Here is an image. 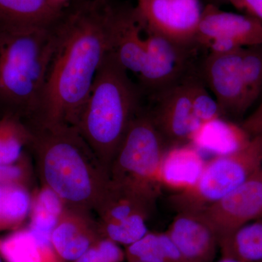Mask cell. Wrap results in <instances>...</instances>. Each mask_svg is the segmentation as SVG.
Instances as JSON below:
<instances>
[{"instance_id": "1", "label": "cell", "mask_w": 262, "mask_h": 262, "mask_svg": "<svg viewBox=\"0 0 262 262\" xmlns=\"http://www.w3.org/2000/svg\"><path fill=\"white\" fill-rule=\"evenodd\" d=\"M110 0L70 2L54 24V48L32 125L77 127L103 60L112 51Z\"/></svg>"}, {"instance_id": "2", "label": "cell", "mask_w": 262, "mask_h": 262, "mask_svg": "<svg viewBox=\"0 0 262 262\" xmlns=\"http://www.w3.org/2000/svg\"><path fill=\"white\" fill-rule=\"evenodd\" d=\"M28 125L32 133L29 149L42 184L54 191L67 208L96 211L110 175L77 127Z\"/></svg>"}, {"instance_id": "3", "label": "cell", "mask_w": 262, "mask_h": 262, "mask_svg": "<svg viewBox=\"0 0 262 262\" xmlns=\"http://www.w3.org/2000/svg\"><path fill=\"white\" fill-rule=\"evenodd\" d=\"M143 97L139 84L110 51L76 127L108 172L131 122L142 107Z\"/></svg>"}, {"instance_id": "4", "label": "cell", "mask_w": 262, "mask_h": 262, "mask_svg": "<svg viewBox=\"0 0 262 262\" xmlns=\"http://www.w3.org/2000/svg\"><path fill=\"white\" fill-rule=\"evenodd\" d=\"M51 27L0 25V113L29 122L37 115L54 48Z\"/></svg>"}, {"instance_id": "5", "label": "cell", "mask_w": 262, "mask_h": 262, "mask_svg": "<svg viewBox=\"0 0 262 262\" xmlns=\"http://www.w3.org/2000/svg\"><path fill=\"white\" fill-rule=\"evenodd\" d=\"M168 148L149 110L142 106L112 161L110 182L156 201L163 189L160 166Z\"/></svg>"}, {"instance_id": "6", "label": "cell", "mask_w": 262, "mask_h": 262, "mask_svg": "<svg viewBox=\"0 0 262 262\" xmlns=\"http://www.w3.org/2000/svg\"><path fill=\"white\" fill-rule=\"evenodd\" d=\"M261 169L262 135L253 136L244 149L206 162L196 184L187 190L173 193L169 203L177 213H203Z\"/></svg>"}, {"instance_id": "7", "label": "cell", "mask_w": 262, "mask_h": 262, "mask_svg": "<svg viewBox=\"0 0 262 262\" xmlns=\"http://www.w3.org/2000/svg\"><path fill=\"white\" fill-rule=\"evenodd\" d=\"M146 34L147 53L137 76L144 96L151 97L198 72L196 61L201 47L178 44L152 33Z\"/></svg>"}, {"instance_id": "8", "label": "cell", "mask_w": 262, "mask_h": 262, "mask_svg": "<svg viewBox=\"0 0 262 262\" xmlns=\"http://www.w3.org/2000/svg\"><path fill=\"white\" fill-rule=\"evenodd\" d=\"M135 8L146 32L178 44L196 45L201 0H136Z\"/></svg>"}, {"instance_id": "9", "label": "cell", "mask_w": 262, "mask_h": 262, "mask_svg": "<svg viewBox=\"0 0 262 262\" xmlns=\"http://www.w3.org/2000/svg\"><path fill=\"white\" fill-rule=\"evenodd\" d=\"M244 48L230 53L208 52L198 73L211 91L224 117H239L248 110L242 72Z\"/></svg>"}, {"instance_id": "10", "label": "cell", "mask_w": 262, "mask_h": 262, "mask_svg": "<svg viewBox=\"0 0 262 262\" xmlns=\"http://www.w3.org/2000/svg\"><path fill=\"white\" fill-rule=\"evenodd\" d=\"M196 73L148 98L152 104L150 115L169 147L189 144L199 125L193 116L192 104V79Z\"/></svg>"}, {"instance_id": "11", "label": "cell", "mask_w": 262, "mask_h": 262, "mask_svg": "<svg viewBox=\"0 0 262 262\" xmlns=\"http://www.w3.org/2000/svg\"><path fill=\"white\" fill-rule=\"evenodd\" d=\"M202 213L219 243L242 226L262 218V169Z\"/></svg>"}, {"instance_id": "12", "label": "cell", "mask_w": 262, "mask_h": 262, "mask_svg": "<svg viewBox=\"0 0 262 262\" xmlns=\"http://www.w3.org/2000/svg\"><path fill=\"white\" fill-rule=\"evenodd\" d=\"M215 39L230 41L239 48L262 44V23L246 14L224 11L219 7L206 5L195 36L202 49Z\"/></svg>"}, {"instance_id": "13", "label": "cell", "mask_w": 262, "mask_h": 262, "mask_svg": "<svg viewBox=\"0 0 262 262\" xmlns=\"http://www.w3.org/2000/svg\"><path fill=\"white\" fill-rule=\"evenodd\" d=\"M112 52L127 72L139 75L147 53V34L135 5L110 7Z\"/></svg>"}, {"instance_id": "14", "label": "cell", "mask_w": 262, "mask_h": 262, "mask_svg": "<svg viewBox=\"0 0 262 262\" xmlns=\"http://www.w3.org/2000/svg\"><path fill=\"white\" fill-rule=\"evenodd\" d=\"M167 233L185 262H212L219 239L205 215L194 212H179Z\"/></svg>"}, {"instance_id": "15", "label": "cell", "mask_w": 262, "mask_h": 262, "mask_svg": "<svg viewBox=\"0 0 262 262\" xmlns=\"http://www.w3.org/2000/svg\"><path fill=\"white\" fill-rule=\"evenodd\" d=\"M98 222L90 213L66 208L52 232V243L56 252L66 262L80 257L102 237Z\"/></svg>"}, {"instance_id": "16", "label": "cell", "mask_w": 262, "mask_h": 262, "mask_svg": "<svg viewBox=\"0 0 262 262\" xmlns=\"http://www.w3.org/2000/svg\"><path fill=\"white\" fill-rule=\"evenodd\" d=\"M206 163L201 151L190 143L168 148L160 166L162 187L174 193L190 189L201 177Z\"/></svg>"}, {"instance_id": "17", "label": "cell", "mask_w": 262, "mask_h": 262, "mask_svg": "<svg viewBox=\"0 0 262 262\" xmlns=\"http://www.w3.org/2000/svg\"><path fill=\"white\" fill-rule=\"evenodd\" d=\"M241 125L220 117L200 124L193 132L190 144L203 152L224 156L244 149L251 139Z\"/></svg>"}, {"instance_id": "18", "label": "cell", "mask_w": 262, "mask_h": 262, "mask_svg": "<svg viewBox=\"0 0 262 262\" xmlns=\"http://www.w3.org/2000/svg\"><path fill=\"white\" fill-rule=\"evenodd\" d=\"M5 262H66L53 247L51 235L20 227L0 238Z\"/></svg>"}, {"instance_id": "19", "label": "cell", "mask_w": 262, "mask_h": 262, "mask_svg": "<svg viewBox=\"0 0 262 262\" xmlns=\"http://www.w3.org/2000/svg\"><path fill=\"white\" fill-rule=\"evenodd\" d=\"M65 8L53 0H0V25L51 27Z\"/></svg>"}, {"instance_id": "20", "label": "cell", "mask_w": 262, "mask_h": 262, "mask_svg": "<svg viewBox=\"0 0 262 262\" xmlns=\"http://www.w3.org/2000/svg\"><path fill=\"white\" fill-rule=\"evenodd\" d=\"M156 201L110 182L98 205L99 224L121 222L135 215L149 217Z\"/></svg>"}, {"instance_id": "21", "label": "cell", "mask_w": 262, "mask_h": 262, "mask_svg": "<svg viewBox=\"0 0 262 262\" xmlns=\"http://www.w3.org/2000/svg\"><path fill=\"white\" fill-rule=\"evenodd\" d=\"M222 256L262 262V218L239 227L219 243Z\"/></svg>"}, {"instance_id": "22", "label": "cell", "mask_w": 262, "mask_h": 262, "mask_svg": "<svg viewBox=\"0 0 262 262\" xmlns=\"http://www.w3.org/2000/svg\"><path fill=\"white\" fill-rule=\"evenodd\" d=\"M32 200L27 186L0 184V231L20 228L30 215Z\"/></svg>"}, {"instance_id": "23", "label": "cell", "mask_w": 262, "mask_h": 262, "mask_svg": "<svg viewBox=\"0 0 262 262\" xmlns=\"http://www.w3.org/2000/svg\"><path fill=\"white\" fill-rule=\"evenodd\" d=\"M32 133L23 119L11 114L0 117V164L10 165L24 158L30 145Z\"/></svg>"}, {"instance_id": "24", "label": "cell", "mask_w": 262, "mask_h": 262, "mask_svg": "<svg viewBox=\"0 0 262 262\" xmlns=\"http://www.w3.org/2000/svg\"><path fill=\"white\" fill-rule=\"evenodd\" d=\"M125 253L128 262H185L166 232H148L126 246Z\"/></svg>"}, {"instance_id": "25", "label": "cell", "mask_w": 262, "mask_h": 262, "mask_svg": "<svg viewBox=\"0 0 262 262\" xmlns=\"http://www.w3.org/2000/svg\"><path fill=\"white\" fill-rule=\"evenodd\" d=\"M66 208L63 200L54 191L42 184L32 194L28 227L40 233L52 236Z\"/></svg>"}, {"instance_id": "26", "label": "cell", "mask_w": 262, "mask_h": 262, "mask_svg": "<svg viewBox=\"0 0 262 262\" xmlns=\"http://www.w3.org/2000/svg\"><path fill=\"white\" fill-rule=\"evenodd\" d=\"M242 72L249 108L262 92V44L244 48Z\"/></svg>"}, {"instance_id": "27", "label": "cell", "mask_w": 262, "mask_h": 262, "mask_svg": "<svg viewBox=\"0 0 262 262\" xmlns=\"http://www.w3.org/2000/svg\"><path fill=\"white\" fill-rule=\"evenodd\" d=\"M147 219L144 215H135L121 222L98 225L103 237L117 244L128 246L149 232L146 225Z\"/></svg>"}, {"instance_id": "28", "label": "cell", "mask_w": 262, "mask_h": 262, "mask_svg": "<svg viewBox=\"0 0 262 262\" xmlns=\"http://www.w3.org/2000/svg\"><path fill=\"white\" fill-rule=\"evenodd\" d=\"M193 116L198 124L203 123L223 116L218 103L210 94L199 73L193 77L192 82Z\"/></svg>"}, {"instance_id": "29", "label": "cell", "mask_w": 262, "mask_h": 262, "mask_svg": "<svg viewBox=\"0 0 262 262\" xmlns=\"http://www.w3.org/2000/svg\"><path fill=\"white\" fill-rule=\"evenodd\" d=\"M125 258V251L120 245L102 236L80 258L72 262H122Z\"/></svg>"}, {"instance_id": "30", "label": "cell", "mask_w": 262, "mask_h": 262, "mask_svg": "<svg viewBox=\"0 0 262 262\" xmlns=\"http://www.w3.org/2000/svg\"><path fill=\"white\" fill-rule=\"evenodd\" d=\"M32 179V170L26 155L14 164H0V184H18L29 187Z\"/></svg>"}, {"instance_id": "31", "label": "cell", "mask_w": 262, "mask_h": 262, "mask_svg": "<svg viewBox=\"0 0 262 262\" xmlns=\"http://www.w3.org/2000/svg\"><path fill=\"white\" fill-rule=\"evenodd\" d=\"M229 4L262 23V0H229Z\"/></svg>"}, {"instance_id": "32", "label": "cell", "mask_w": 262, "mask_h": 262, "mask_svg": "<svg viewBox=\"0 0 262 262\" xmlns=\"http://www.w3.org/2000/svg\"><path fill=\"white\" fill-rule=\"evenodd\" d=\"M241 126L251 137L262 135V101L256 110L245 120Z\"/></svg>"}, {"instance_id": "33", "label": "cell", "mask_w": 262, "mask_h": 262, "mask_svg": "<svg viewBox=\"0 0 262 262\" xmlns=\"http://www.w3.org/2000/svg\"><path fill=\"white\" fill-rule=\"evenodd\" d=\"M205 2H206V5H214L221 8L222 5L227 4V3L229 4V0H205Z\"/></svg>"}, {"instance_id": "34", "label": "cell", "mask_w": 262, "mask_h": 262, "mask_svg": "<svg viewBox=\"0 0 262 262\" xmlns=\"http://www.w3.org/2000/svg\"><path fill=\"white\" fill-rule=\"evenodd\" d=\"M57 5H59L61 8H65L70 3L71 0H53Z\"/></svg>"}, {"instance_id": "35", "label": "cell", "mask_w": 262, "mask_h": 262, "mask_svg": "<svg viewBox=\"0 0 262 262\" xmlns=\"http://www.w3.org/2000/svg\"><path fill=\"white\" fill-rule=\"evenodd\" d=\"M217 262H242L239 261V260L236 259V258L227 257V256H222L220 261Z\"/></svg>"}, {"instance_id": "36", "label": "cell", "mask_w": 262, "mask_h": 262, "mask_svg": "<svg viewBox=\"0 0 262 262\" xmlns=\"http://www.w3.org/2000/svg\"><path fill=\"white\" fill-rule=\"evenodd\" d=\"M0 262H5L3 261V258H2L1 256H0Z\"/></svg>"}, {"instance_id": "37", "label": "cell", "mask_w": 262, "mask_h": 262, "mask_svg": "<svg viewBox=\"0 0 262 262\" xmlns=\"http://www.w3.org/2000/svg\"><path fill=\"white\" fill-rule=\"evenodd\" d=\"M2 115H2L1 113H0V117H1Z\"/></svg>"}]
</instances>
